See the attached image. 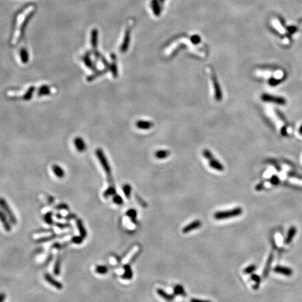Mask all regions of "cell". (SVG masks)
<instances>
[{
	"label": "cell",
	"mask_w": 302,
	"mask_h": 302,
	"mask_svg": "<svg viewBox=\"0 0 302 302\" xmlns=\"http://www.w3.org/2000/svg\"><path fill=\"white\" fill-rule=\"evenodd\" d=\"M243 210L241 208H233L231 210L219 211V212H216L214 214V218L215 220H225L228 218L237 217L242 214Z\"/></svg>",
	"instance_id": "1"
},
{
	"label": "cell",
	"mask_w": 302,
	"mask_h": 302,
	"mask_svg": "<svg viewBox=\"0 0 302 302\" xmlns=\"http://www.w3.org/2000/svg\"><path fill=\"white\" fill-rule=\"evenodd\" d=\"M0 207H1L3 211L6 213V215L8 216L9 218L10 222H11L13 225H16L18 223L16 216H15L13 211L11 209L10 206L7 203L6 201L3 198H0Z\"/></svg>",
	"instance_id": "2"
},
{
	"label": "cell",
	"mask_w": 302,
	"mask_h": 302,
	"mask_svg": "<svg viewBox=\"0 0 302 302\" xmlns=\"http://www.w3.org/2000/svg\"><path fill=\"white\" fill-rule=\"evenodd\" d=\"M44 279H45V281L47 282V283H48L50 285H52L56 289H62L63 288L62 284L60 282L58 281L57 280L54 278L50 274H49L48 273L44 274Z\"/></svg>",
	"instance_id": "3"
},
{
	"label": "cell",
	"mask_w": 302,
	"mask_h": 302,
	"mask_svg": "<svg viewBox=\"0 0 302 302\" xmlns=\"http://www.w3.org/2000/svg\"><path fill=\"white\" fill-rule=\"evenodd\" d=\"M211 79L213 80V87H214L215 89V99L217 100H221L222 99V92H221V89L220 88L219 83L216 78V76L214 73H211Z\"/></svg>",
	"instance_id": "4"
},
{
	"label": "cell",
	"mask_w": 302,
	"mask_h": 302,
	"mask_svg": "<svg viewBox=\"0 0 302 302\" xmlns=\"http://www.w3.org/2000/svg\"><path fill=\"white\" fill-rule=\"evenodd\" d=\"M201 225V222L199 220H195L192 222L190 224H188L187 226H185V227L183 229V233H188L190 232H192V231L195 230L196 229H198L199 227H200Z\"/></svg>",
	"instance_id": "5"
},
{
	"label": "cell",
	"mask_w": 302,
	"mask_h": 302,
	"mask_svg": "<svg viewBox=\"0 0 302 302\" xmlns=\"http://www.w3.org/2000/svg\"><path fill=\"white\" fill-rule=\"evenodd\" d=\"M0 221L2 223V225L4 228V229L6 231V232H11V226L10 224L9 221L7 219L6 214L3 212V211H0Z\"/></svg>",
	"instance_id": "6"
},
{
	"label": "cell",
	"mask_w": 302,
	"mask_h": 302,
	"mask_svg": "<svg viewBox=\"0 0 302 302\" xmlns=\"http://www.w3.org/2000/svg\"><path fill=\"white\" fill-rule=\"evenodd\" d=\"M76 224L78 230L80 233V237H82L83 239H85L87 237V231L84 227L83 221L80 219H77L76 221Z\"/></svg>",
	"instance_id": "7"
},
{
	"label": "cell",
	"mask_w": 302,
	"mask_h": 302,
	"mask_svg": "<svg viewBox=\"0 0 302 302\" xmlns=\"http://www.w3.org/2000/svg\"><path fill=\"white\" fill-rule=\"evenodd\" d=\"M136 127L141 129H149L153 127V123L147 120H139L136 122Z\"/></svg>",
	"instance_id": "8"
},
{
	"label": "cell",
	"mask_w": 302,
	"mask_h": 302,
	"mask_svg": "<svg viewBox=\"0 0 302 302\" xmlns=\"http://www.w3.org/2000/svg\"><path fill=\"white\" fill-rule=\"evenodd\" d=\"M209 165L211 168L215 169L217 171H221L224 170V167H223L222 164L219 161H218L217 159H215L214 158H213L209 160Z\"/></svg>",
	"instance_id": "9"
},
{
	"label": "cell",
	"mask_w": 302,
	"mask_h": 302,
	"mask_svg": "<svg viewBox=\"0 0 302 302\" xmlns=\"http://www.w3.org/2000/svg\"><path fill=\"white\" fill-rule=\"evenodd\" d=\"M274 271L278 274H283L287 276H290L292 274H293V271H292L290 269L283 267H276V268L274 269Z\"/></svg>",
	"instance_id": "10"
},
{
	"label": "cell",
	"mask_w": 302,
	"mask_h": 302,
	"mask_svg": "<svg viewBox=\"0 0 302 302\" xmlns=\"http://www.w3.org/2000/svg\"><path fill=\"white\" fill-rule=\"evenodd\" d=\"M61 263H62V261H61V257L60 256L58 257V258L56 259L55 262V264H54V268H53V272L55 276H59L60 274V268H61Z\"/></svg>",
	"instance_id": "11"
},
{
	"label": "cell",
	"mask_w": 302,
	"mask_h": 302,
	"mask_svg": "<svg viewBox=\"0 0 302 302\" xmlns=\"http://www.w3.org/2000/svg\"><path fill=\"white\" fill-rule=\"evenodd\" d=\"M157 293H158V294L161 296V297H162L163 299H164L166 301H171L173 299V295H171V294L166 293L165 291L163 290V289H157Z\"/></svg>",
	"instance_id": "12"
},
{
	"label": "cell",
	"mask_w": 302,
	"mask_h": 302,
	"mask_svg": "<svg viewBox=\"0 0 302 302\" xmlns=\"http://www.w3.org/2000/svg\"><path fill=\"white\" fill-rule=\"evenodd\" d=\"M296 230L295 227H291L290 229H289L288 236H287L286 239H285V243L287 244H290V243L292 242V240H293V238L294 237V235H295V234H296Z\"/></svg>",
	"instance_id": "13"
},
{
	"label": "cell",
	"mask_w": 302,
	"mask_h": 302,
	"mask_svg": "<svg viewBox=\"0 0 302 302\" xmlns=\"http://www.w3.org/2000/svg\"><path fill=\"white\" fill-rule=\"evenodd\" d=\"M91 43L92 46L94 48H97V39H98V31L97 29H93L92 31V34H91Z\"/></svg>",
	"instance_id": "14"
},
{
	"label": "cell",
	"mask_w": 302,
	"mask_h": 302,
	"mask_svg": "<svg viewBox=\"0 0 302 302\" xmlns=\"http://www.w3.org/2000/svg\"><path fill=\"white\" fill-rule=\"evenodd\" d=\"M170 152L166 150H160L155 153V157L158 159H164L169 155Z\"/></svg>",
	"instance_id": "15"
},
{
	"label": "cell",
	"mask_w": 302,
	"mask_h": 302,
	"mask_svg": "<svg viewBox=\"0 0 302 302\" xmlns=\"http://www.w3.org/2000/svg\"><path fill=\"white\" fill-rule=\"evenodd\" d=\"M57 237V236H56L55 234H48V235H46V237H41V238H39V239H36V243H44V242H47V241H49V240H53L54 239H55V238Z\"/></svg>",
	"instance_id": "16"
},
{
	"label": "cell",
	"mask_w": 302,
	"mask_h": 302,
	"mask_svg": "<svg viewBox=\"0 0 302 302\" xmlns=\"http://www.w3.org/2000/svg\"><path fill=\"white\" fill-rule=\"evenodd\" d=\"M132 271L131 269V267L129 265H127V266L125 267V273L122 276V278L125 279H131L132 278Z\"/></svg>",
	"instance_id": "17"
},
{
	"label": "cell",
	"mask_w": 302,
	"mask_h": 302,
	"mask_svg": "<svg viewBox=\"0 0 302 302\" xmlns=\"http://www.w3.org/2000/svg\"><path fill=\"white\" fill-rule=\"evenodd\" d=\"M174 294H176V295H185V292L184 288L181 285H177L175 286L174 288Z\"/></svg>",
	"instance_id": "18"
},
{
	"label": "cell",
	"mask_w": 302,
	"mask_h": 302,
	"mask_svg": "<svg viewBox=\"0 0 302 302\" xmlns=\"http://www.w3.org/2000/svg\"><path fill=\"white\" fill-rule=\"evenodd\" d=\"M53 213L52 212H48L47 213H46L45 215L43 217V220L45 222L47 223L48 225H51L53 224Z\"/></svg>",
	"instance_id": "19"
},
{
	"label": "cell",
	"mask_w": 302,
	"mask_h": 302,
	"mask_svg": "<svg viewBox=\"0 0 302 302\" xmlns=\"http://www.w3.org/2000/svg\"><path fill=\"white\" fill-rule=\"evenodd\" d=\"M53 171L56 176L59 178H62L64 176H65V172L62 170V169H61L60 166H53Z\"/></svg>",
	"instance_id": "20"
},
{
	"label": "cell",
	"mask_w": 302,
	"mask_h": 302,
	"mask_svg": "<svg viewBox=\"0 0 302 302\" xmlns=\"http://www.w3.org/2000/svg\"><path fill=\"white\" fill-rule=\"evenodd\" d=\"M95 271L97 274L104 275L105 274H106L108 272V268L106 266H103V265H99L97 266L96 268H95Z\"/></svg>",
	"instance_id": "21"
},
{
	"label": "cell",
	"mask_w": 302,
	"mask_h": 302,
	"mask_svg": "<svg viewBox=\"0 0 302 302\" xmlns=\"http://www.w3.org/2000/svg\"><path fill=\"white\" fill-rule=\"evenodd\" d=\"M262 99H264L265 101H271V100H274V102H276L277 103H279V104H282V103L284 102V100L281 99V98H278V97L274 98V97H272L268 96V95H267V96L262 97Z\"/></svg>",
	"instance_id": "22"
},
{
	"label": "cell",
	"mask_w": 302,
	"mask_h": 302,
	"mask_svg": "<svg viewBox=\"0 0 302 302\" xmlns=\"http://www.w3.org/2000/svg\"><path fill=\"white\" fill-rule=\"evenodd\" d=\"M122 190H123V192L127 198H129L130 194H131V191H132L131 186L128 185V184H125L123 187H122Z\"/></svg>",
	"instance_id": "23"
},
{
	"label": "cell",
	"mask_w": 302,
	"mask_h": 302,
	"mask_svg": "<svg viewBox=\"0 0 302 302\" xmlns=\"http://www.w3.org/2000/svg\"><path fill=\"white\" fill-rule=\"evenodd\" d=\"M127 215L129 216V217L131 218V220L133 221V222H136V211L134 209H129L127 212Z\"/></svg>",
	"instance_id": "24"
},
{
	"label": "cell",
	"mask_w": 302,
	"mask_h": 302,
	"mask_svg": "<svg viewBox=\"0 0 302 302\" xmlns=\"http://www.w3.org/2000/svg\"><path fill=\"white\" fill-rule=\"evenodd\" d=\"M115 194V189L114 187H110L107 190L105 191V192L104 193V197L108 198L110 196H113Z\"/></svg>",
	"instance_id": "25"
},
{
	"label": "cell",
	"mask_w": 302,
	"mask_h": 302,
	"mask_svg": "<svg viewBox=\"0 0 302 302\" xmlns=\"http://www.w3.org/2000/svg\"><path fill=\"white\" fill-rule=\"evenodd\" d=\"M272 259H273V257H272V255H270L269 258L268 262H267V264L266 265V267H265V269H264V276H267V274H268V272L269 271L270 266H271V264Z\"/></svg>",
	"instance_id": "26"
},
{
	"label": "cell",
	"mask_w": 302,
	"mask_h": 302,
	"mask_svg": "<svg viewBox=\"0 0 302 302\" xmlns=\"http://www.w3.org/2000/svg\"><path fill=\"white\" fill-rule=\"evenodd\" d=\"M21 56L22 60H23L24 62H26V61L28 60V59L29 57H28V52H27V50H25V49L23 48L21 50Z\"/></svg>",
	"instance_id": "27"
},
{
	"label": "cell",
	"mask_w": 302,
	"mask_h": 302,
	"mask_svg": "<svg viewBox=\"0 0 302 302\" xmlns=\"http://www.w3.org/2000/svg\"><path fill=\"white\" fill-rule=\"evenodd\" d=\"M83 238L82 237H73L72 240H71V242H72L73 244H80L81 243L83 242Z\"/></svg>",
	"instance_id": "28"
},
{
	"label": "cell",
	"mask_w": 302,
	"mask_h": 302,
	"mask_svg": "<svg viewBox=\"0 0 302 302\" xmlns=\"http://www.w3.org/2000/svg\"><path fill=\"white\" fill-rule=\"evenodd\" d=\"M255 269H256V267H255V265H253V264L250 265V266L248 267L247 268L245 269L244 273L245 274H252V272L255 271Z\"/></svg>",
	"instance_id": "29"
},
{
	"label": "cell",
	"mask_w": 302,
	"mask_h": 302,
	"mask_svg": "<svg viewBox=\"0 0 302 302\" xmlns=\"http://www.w3.org/2000/svg\"><path fill=\"white\" fill-rule=\"evenodd\" d=\"M55 226H57L58 228H60L61 229H65L66 228L71 227V225L69 223H60V222H56Z\"/></svg>",
	"instance_id": "30"
},
{
	"label": "cell",
	"mask_w": 302,
	"mask_h": 302,
	"mask_svg": "<svg viewBox=\"0 0 302 302\" xmlns=\"http://www.w3.org/2000/svg\"><path fill=\"white\" fill-rule=\"evenodd\" d=\"M113 200H114V203L117 205H121L123 203V199H122V198L120 195H115Z\"/></svg>",
	"instance_id": "31"
},
{
	"label": "cell",
	"mask_w": 302,
	"mask_h": 302,
	"mask_svg": "<svg viewBox=\"0 0 302 302\" xmlns=\"http://www.w3.org/2000/svg\"><path fill=\"white\" fill-rule=\"evenodd\" d=\"M203 156L205 157V158L208 159V160H210L211 159H212L213 158L212 153H211L210 151H208V150H204L203 152Z\"/></svg>",
	"instance_id": "32"
},
{
	"label": "cell",
	"mask_w": 302,
	"mask_h": 302,
	"mask_svg": "<svg viewBox=\"0 0 302 302\" xmlns=\"http://www.w3.org/2000/svg\"><path fill=\"white\" fill-rule=\"evenodd\" d=\"M83 144H85V143H83L82 139H76V147L78 148V149H79V150H83V148H85V146H80L81 144L85 145Z\"/></svg>",
	"instance_id": "33"
},
{
	"label": "cell",
	"mask_w": 302,
	"mask_h": 302,
	"mask_svg": "<svg viewBox=\"0 0 302 302\" xmlns=\"http://www.w3.org/2000/svg\"><path fill=\"white\" fill-rule=\"evenodd\" d=\"M55 208L58 210H69L68 206H67L66 204H64V203L57 206L55 207Z\"/></svg>",
	"instance_id": "34"
},
{
	"label": "cell",
	"mask_w": 302,
	"mask_h": 302,
	"mask_svg": "<svg viewBox=\"0 0 302 302\" xmlns=\"http://www.w3.org/2000/svg\"><path fill=\"white\" fill-rule=\"evenodd\" d=\"M252 279L254 281L256 282V285L257 286L259 284V282H260V278L259 277L257 276V275H255V274H253V275H252Z\"/></svg>",
	"instance_id": "35"
},
{
	"label": "cell",
	"mask_w": 302,
	"mask_h": 302,
	"mask_svg": "<svg viewBox=\"0 0 302 302\" xmlns=\"http://www.w3.org/2000/svg\"><path fill=\"white\" fill-rule=\"evenodd\" d=\"M76 218V216L75 214H73V213H69V214L66 216L65 219L67 220H70L75 219Z\"/></svg>",
	"instance_id": "36"
},
{
	"label": "cell",
	"mask_w": 302,
	"mask_h": 302,
	"mask_svg": "<svg viewBox=\"0 0 302 302\" xmlns=\"http://www.w3.org/2000/svg\"><path fill=\"white\" fill-rule=\"evenodd\" d=\"M6 294L4 293H0V302H4L5 299H6Z\"/></svg>",
	"instance_id": "37"
},
{
	"label": "cell",
	"mask_w": 302,
	"mask_h": 302,
	"mask_svg": "<svg viewBox=\"0 0 302 302\" xmlns=\"http://www.w3.org/2000/svg\"><path fill=\"white\" fill-rule=\"evenodd\" d=\"M190 302H211V301L206 300H201V299H192Z\"/></svg>",
	"instance_id": "38"
},
{
	"label": "cell",
	"mask_w": 302,
	"mask_h": 302,
	"mask_svg": "<svg viewBox=\"0 0 302 302\" xmlns=\"http://www.w3.org/2000/svg\"><path fill=\"white\" fill-rule=\"evenodd\" d=\"M55 216H56V218H58V219H62V218H63V216L61 214H60V213H57Z\"/></svg>",
	"instance_id": "39"
}]
</instances>
